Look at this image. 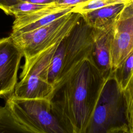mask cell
<instances>
[{
	"label": "cell",
	"instance_id": "obj_1",
	"mask_svg": "<svg viewBox=\"0 0 133 133\" xmlns=\"http://www.w3.org/2000/svg\"><path fill=\"white\" fill-rule=\"evenodd\" d=\"M106 81L87 58L54 86L50 100L63 111L78 133L83 132Z\"/></svg>",
	"mask_w": 133,
	"mask_h": 133
},
{
	"label": "cell",
	"instance_id": "obj_2",
	"mask_svg": "<svg viewBox=\"0 0 133 133\" xmlns=\"http://www.w3.org/2000/svg\"><path fill=\"white\" fill-rule=\"evenodd\" d=\"M5 104L14 117L33 133H78L63 111L47 99H20L13 95Z\"/></svg>",
	"mask_w": 133,
	"mask_h": 133
},
{
	"label": "cell",
	"instance_id": "obj_3",
	"mask_svg": "<svg viewBox=\"0 0 133 133\" xmlns=\"http://www.w3.org/2000/svg\"><path fill=\"white\" fill-rule=\"evenodd\" d=\"M94 45L92 28L82 15L70 33L58 44L52 57L48 79L54 87L79 62L90 58Z\"/></svg>",
	"mask_w": 133,
	"mask_h": 133
},
{
	"label": "cell",
	"instance_id": "obj_4",
	"mask_svg": "<svg viewBox=\"0 0 133 133\" xmlns=\"http://www.w3.org/2000/svg\"><path fill=\"white\" fill-rule=\"evenodd\" d=\"M124 128L129 127L123 91L111 76L105 82L82 133H110Z\"/></svg>",
	"mask_w": 133,
	"mask_h": 133
},
{
	"label": "cell",
	"instance_id": "obj_5",
	"mask_svg": "<svg viewBox=\"0 0 133 133\" xmlns=\"http://www.w3.org/2000/svg\"><path fill=\"white\" fill-rule=\"evenodd\" d=\"M81 17L79 13L71 12L34 30L20 34L11 33L10 35L24 54L25 62L22 71L37 56L66 36Z\"/></svg>",
	"mask_w": 133,
	"mask_h": 133
},
{
	"label": "cell",
	"instance_id": "obj_6",
	"mask_svg": "<svg viewBox=\"0 0 133 133\" xmlns=\"http://www.w3.org/2000/svg\"><path fill=\"white\" fill-rule=\"evenodd\" d=\"M62 39L37 56L28 67L22 71L14 96L20 99L50 100L54 87L48 82L49 68L53 55Z\"/></svg>",
	"mask_w": 133,
	"mask_h": 133
},
{
	"label": "cell",
	"instance_id": "obj_7",
	"mask_svg": "<svg viewBox=\"0 0 133 133\" xmlns=\"http://www.w3.org/2000/svg\"><path fill=\"white\" fill-rule=\"evenodd\" d=\"M23 57L22 50L10 35L0 38V98H7L13 95Z\"/></svg>",
	"mask_w": 133,
	"mask_h": 133
},
{
	"label": "cell",
	"instance_id": "obj_8",
	"mask_svg": "<svg viewBox=\"0 0 133 133\" xmlns=\"http://www.w3.org/2000/svg\"><path fill=\"white\" fill-rule=\"evenodd\" d=\"M132 51L133 6L130 1L115 21L111 49L112 72Z\"/></svg>",
	"mask_w": 133,
	"mask_h": 133
},
{
	"label": "cell",
	"instance_id": "obj_9",
	"mask_svg": "<svg viewBox=\"0 0 133 133\" xmlns=\"http://www.w3.org/2000/svg\"><path fill=\"white\" fill-rule=\"evenodd\" d=\"M116 20L101 27L92 28L94 45L90 59L106 79L112 72L111 49Z\"/></svg>",
	"mask_w": 133,
	"mask_h": 133
},
{
	"label": "cell",
	"instance_id": "obj_10",
	"mask_svg": "<svg viewBox=\"0 0 133 133\" xmlns=\"http://www.w3.org/2000/svg\"><path fill=\"white\" fill-rule=\"evenodd\" d=\"M127 4L119 3L111 5L82 15L92 28H99L115 21Z\"/></svg>",
	"mask_w": 133,
	"mask_h": 133
},
{
	"label": "cell",
	"instance_id": "obj_11",
	"mask_svg": "<svg viewBox=\"0 0 133 133\" xmlns=\"http://www.w3.org/2000/svg\"><path fill=\"white\" fill-rule=\"evenodd\" d=\"M68 7L71 6H61L55 3L31 13L16 16L12 26V32H16L21 28L33 23L50 13L57 11Z\"/></svg>",
	"mask_w": 133,
	"mask_h": 133
},
{
	"label": "cell",
	"instance_id": "obj_12",
	"mask_svg": "<svg viewBox=\"0 0 133 133\" xmlns=\"http://www.w3.org/2000/svg\"><path fill=\"white\" fill-rule=\"evenodd\" d=\"M0 133H33L22 125L5 104L0 107Z\"/></svg>",
	"mask_w": 133,
	"mask_h": 133
},
{
	"label": "cell",
	"instance_id": "obj_13",
	"mask_svg": "<svg viewBox=\"0 0 133 133\" xmlns=\"http://www.w3.org/2000/svg\"><path fill=\"white\" fill-rule=\"evenodd\" d=\"M111 76L123 90L133 76V51L114 70Z\"/></svg>",
	"mask_w": 133,
	"mask_h": 133
},
{
	"label": "cell",
	"instance_id": "obj_14",
	"mask_svg": "<svg viewBox=\"0 0 133 133\" xmlns=\"http://www.w3.org/2000/svg\"><path fill=\"white\" fill-rule=\"evenodd\" d=\"M74 7H68L66 8H64L63 9H62L60 10H58L57 11L50 13L46 16L43 17L42 18L40 19L39 20L32 23L31 24H29L27 25H25L18 31L11 33H24L26 32H28L33 30H34L35 29H37L38 28H41L42 26H44L46 25H47L51 22H53L54 20L68 14L69 12H72V10Z\"/></svg>",
	"mask_w": 133,
	"mask_h": 133
},
{
	"label": "cell",
	"instance_id": "obj_15",
	"mask_svg": "<svg viewBox=\"0 0 133 133\" xmlns=\"http://www.w3.org/2000/svg\"><path fill=\"white\" fill-rule=\"evenodd\" d=\"M129 2L127 0H89L74 7L72 12L83 14L111 5Z\"/></svg>",
	"mask_w": 133,
	"mask_h": 133
},
{
	"label": "cell",
	"instance_id": "obj_16",
	"mask_svg": "<svg viewBox=\"0 0 133 133\" xmlns=\"http://www.w3.org/2000/svg\"><path fill=\"white\" fill-rule=\"evenodd\" d=\"M50 4H38L27 2H21L9 8L8 15L15 17L25 15L45 8Z\"/></svg>",
	"mask_w": 133,
	"mask_h": 133
},
{
	"label": "cell",
	"instance_id": "obj_17",
	"mask_svg": "<svg viewBox=\"0 0 133 133\" xmlns=\"http://www.w3.org/2000/svg\"><path fill=\"white\" fill-rule=\"evenodd\" d=\"M123 91L126 105L128 127L133 133V76Z\"/></svg>",
	"mask_w": 133,
	"mask_h": 133
},
{
	"label": "cell",
	"instance_id": "obj_18",
	"mask_svg": "<svg viewBox=\"0 0 133 133\" xmlns=\"http://www.w3.org/2000/svg\"><path fill=\"white\" fill-rule=\"evenodd\" d=\"M20 2V0H0V9L8 15L9 8Z\"/></svg>",
	"mask_w": 133,
	"mask_h": 133
},
{
	"label": "cell",
	"instance_id": "obj_19",
	"mask_svg": "<svg viewBox=\"0 0 133 133\" xmlns=\"http://www.w3.org/2000/svg\"><path fill=\"white\" fill-rule=\"evenodd\" d=\"M89 0H56V4L66 6L75 7Z\"/></svg>",
	"mask_w": 133,
	"mask_h": 133
},
{
	"label": "cell",
	"instance_id": "obj_20",
	"mask_svg": "<svg viewBox=\"0 0 133 133\" xmlns=\"http://www.w3.org/2000/svg\"><path fill=\"white\" fill-rule=\"evenodd\" d=\"M20 2H27L38 4H52L56 3V0H20Z\"/></svg>",
	"mask_w": 133,
	"mask_h": 133
},
{
	"label": "cell",
	"instance_id": "obj_21",
	"mask_svg": "<svg viewBox=\"0 0 133 133\" xmlns=\"http://www.w3.org/2000/svg\"><path fill=\"white\" fill-rule=\"evenodd\" d=\"M110 133H131L129 128H120L113 130L110 132Z\"/></svg>",
	"mask_w": 133,
	"mask_h": 133
},
{
	"label": "cell",
	"instance_id": "obj_22",
	"mask_svg": "<svg viewBox=\"0 0 133 133\" xmlns=\"http://www.w3.org/2000/svg\"><path fill=\"white\" fill-rule=\"evenodd\" d=\"M131 4H132V6H133V0H132V1H131Z\"/></svg>",
	"mask_w": 133,
	"mask_h": 133
},
{
	"label": "cell",
	"instance_id": "obj_23",
	"mask_svg": "<svg viewBox=\"0 0 133 133\" xmlns=\"http://www.w3.org/2000/svg\"><path fill=\"white\" fill-rule=\"evenodd\" d=\"M127 1H129V2H130V1H131L132 0H127Z\"/></svg>",
	"mask_w": 133,
	"mask_h": 133
}]
</instances>
